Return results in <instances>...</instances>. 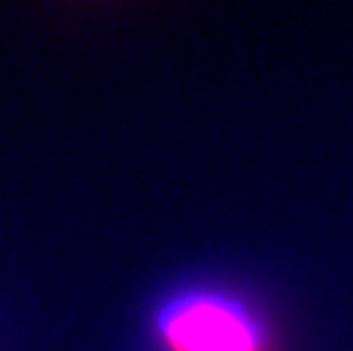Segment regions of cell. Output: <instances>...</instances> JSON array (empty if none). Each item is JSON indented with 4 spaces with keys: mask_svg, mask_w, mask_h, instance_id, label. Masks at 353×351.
<instances>
[{
    "mask_svg": "<svg viewBox=\"0 0 353 351\" xmlns=\"http://www.w3.org/2000/svg\"><path fill=\"white\" fill-rule=\"evenodd\" d=\"M159 328L172 351H261L252 317L216 294H186L159 313Z\"/></svg>",
    "mask_w": 353,
    "mask_h": 351,
    "instance_id": "6da1fadb",
    "label": "cell"
}]
</instances>
